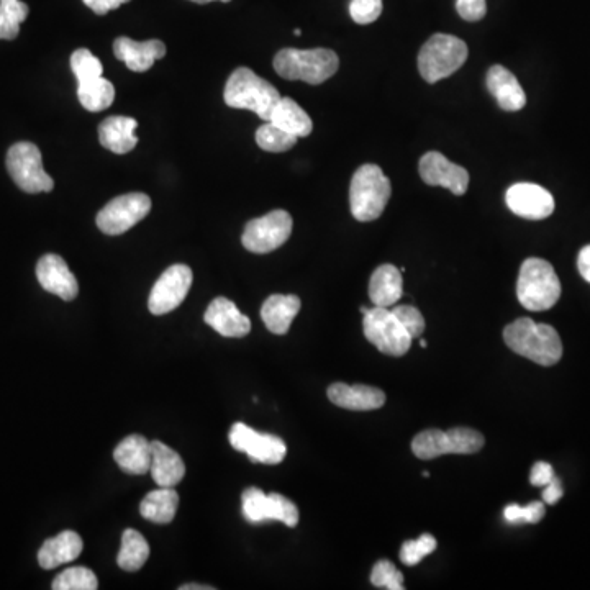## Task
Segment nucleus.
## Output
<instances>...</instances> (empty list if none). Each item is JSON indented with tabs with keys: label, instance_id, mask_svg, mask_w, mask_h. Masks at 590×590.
<instances>
[{
	"label": "nucleus",
	"instance_id": "nucleus-37",
	"mask_svg": "<svg viewBox=\"0 0 590 590\" xmlns=\"http://www.w3.org/2000/svg\"><path fill=\"white\" fill-rule=\"evenodd\" d=\"M371 582L374 587L387 590H404V576L394 564L387 559H382L371 572Z\"/></svg>",
	"mask_w": 590,
	"mask_h": 590
},
{
	"label": "nucleus",
	"instance_id": "nucleus-31",
	"mask_svg": "<svg viewBox=\"0 0 590 590\" xmlns=\"http://www.w3.org/2000/svg\"><path fill=\"white\" fill-rule=\"evenodd\" d=\"M78 99L89 112H102L114 104V84L102 76L92 81L79 82Z\"/></svg>",
	"mask_w": 590,
	"mask_h": 590
},
{
	"label": "nucleus",
	"instance_id": "nucleus-13",
	"mask_svg": "<svg viewBox=\"0 0 590 590\" xmlns=\"http://www.w3.org/2000/svg\"><path fill=\"white\" fill-rule=\"evenodd\" d=\"M228 440L236 451L245 453L253 463L279 464L286 458L287 446L282 438L256 432L245 423H233Z\"/></svg>",
	"mask_w": 590,
	"mask_h": 590
},
{
	"label": "nucleus",
	"instance_id": "nucleus-7",
	"mask_svg": "<svg viewBox=\"0 0 590 590\" xmlns=\"http://www.w3.org/2000/svg\"><path fill=\"white\" fill-rule=\"evenodd\" d=\"M484 443V436L472 428L458 427L448 432L433 428L413 438L412 451L417 458L430 461L445 454H474L482 450Z\"/></svg>",
	"mask_w": 590,
	"mask_h": 590
},
{
	"label": "nucleus",
	"instance_id": "nucleus-49",
	"mask_svg": "<svg viewBox=\"0 0 590 590\" xmlns=\"http://www.w3.org/2000/svg\"><path fill=\"white\" fill-rule=\"evenodd\" d=\"M300 33H302V32H300V28H295V30H294L295 37H299Z\"/></svg>",
	"mask_w": 590,
	"mask_h": 590
},
{
	"label": "nucleus",
	"instance_id": "nucleus-22",
	"mask_svg": "<svg viewBox=\"0 0 590 590\" xmlns=\"http://www.w3.org/2000/svg\"><path fill=\"white\" fill-rule=\"evenodd\" d=\"M151 476L158 487H176L186 476L181 456L161 441H151Z\"/></svg>",
	"mask_w": 590,
	"mask_h": 590
},
{
	"label": "nucleus",
	"instance_id": "nucleus-43",
	"mask_svg": "<svg viewBox=\"0 0 590 590\" xmlns=\"http://www.w3.org/2000/svg\"><path fill=\"white\" fill-rule=\"evenodd\" d=\"M89 9L97 15L109 14L110 10H115L120 5L127 4L130 0H82Z\"/></svg>",
	"mask_w": 590,
	"mask_h": 590
},
{
	"label": "nucleus",
	"instance_id": "nucleus-1",
	"mask_svg": "<svg viewBox=\"0 0 590 590\" xmlns=\"http://www.w3.org/2000/svg\"><path fill=\"white\" fill-rule=\"evenodd\" d=\"M504 340L513 353L540 366H554L563 356V343L551 325L518 318L505 327Z\"/></svg>",
	"mask_w": 590,
	"mask_h": 590
},
{
	"label": "nucleus",
	"instance_id": "nucleus-11",
	"mask_svg": "<svg viewBox=\"0 0 590 590\" xmlns=\"http://www.w3.org/2000/svg\"><path fill=\"white\" fill-rule=\"evenodd\" d=\"M241 512L246 522L255 523V525L274 520L294 528L299 523V510L292 500L276 492L264 494L258 487L245 489L241 495Z\"/></svg>",
	"mask_w": 590,
	"mask_h": 590
},
{
	"label": "nucleus",
	"instance_id": "nucleus-2",
	"mask_svg": "<svg viewBox=\"0 0 590 590\" xmlns=\"http://www.w3.org/2000/svg\"><path fill=\"white\" fill-rule=\"evenodd\" d=\"M223 99L228 107L251 110L264 122H269L281 94L271 82L259 78L250 68H238L228 78Z\"/></svg>",
	"mask_w": 590,
	"mask_h": 590
},
{
	"label": "nucleus",
	"instance_id": "nucleus-45",
	"mask_svg": "<svg viewBox=\"0 0 590 590\" xmlns=\"http://www.w3.org/2000/svg\"><path fill=\"white\" fill-rule=\"evenodd\" d=\"M577 269H579L581 276L584 277L587 282H590V245L584 246L581 253H579V258H577Z\"/></svg>",
	"mask_w": 590,
	"mask_h": 590
},
{
	"label": "nucleus",
	"instance_id": "nucleus-17",
	"mask_svg": "<svg viewBox=\"0 0 590 590\" xmlns=\"http://www.w3.org/2000/svg\"><path fill=\"white\" fill-rule=\"evenodd\" d=\"M37 277L41 287L50 294L58 295L59 299L71 302L78 297V279L61 256H43L37 264Z\"/></svg>",
	"mask_w": 590,
	"mask_h": 590
},
{
	"label": "nucleus",
	"instance_id": "nucleus-48",
	"mask_svg": "<svg viewBox=\"0 0 590 590\" xmlns=\"http://www.w3.org/2000/svg\"><path fill=\"white\" fill-rule=\"evenodd\" d=\"M420 345H422V348H427V340H420Z\"/></svg>",
	"mask_w": 590,
	"mask_h": 590
},
{
	"label": "nucleus",
	"instance_id": "nucleus-15",
	"mask_svg": "<svg viewBox=\"0 0 590 590\" xmlns=\"http://www.w3.org/2000/svg\"><path fill=\"white\" fill-rule=\"evenodd\" d=\"M418 171L428 186H441L453 192L454 196H464L469 187V173L463 166L451 163L450 159L438 151H428L418 163Z\"/></svg>",
	"mask_w": 590,
	"mask_h": 590
},
{
	"label": "nucleus",
	"instance_id": "nucleus-28",
	"mask_svg": "<svg viewBox=\"0 0 590 590\" xmlns=\"http://www.w3.org/2000/svg\"><path fill=\"white\" fill-rule=\"evenodd\" d=\"M269 122H273L274 125L292 133L297 138L309 137L314 130V123L309 114L289 97H281Z\"/></svg>",
	"mask_w": 590,
	"mask_h": 590
},
{
	"label": "nucleus",
	"instance_id": "nucleus-16",
	"mask_svg": "<svg viewBox=\"0 0 590 590\" xmlns=\"http://www.w3.org/2000/svg\"><path fill=\"white\" fill-rule=\"evenodd\" d=\"M507 207L518 217L543 220L554 212V199L545 187L531 182H518L505 194Z\"/></svg>",
	"mask_w": 590,
	"mask_h": 590
},
{
	"label": "nucleus",
	"instance_id": "nucleus-12",
	"mask_svg": "<svg viewBox=\"0 0 590 590\" xmlns=\"http://www.w3.org/2000/svg\"><path fill=\"white\" fill-rule=\"evenodd\" d=\"M150 210L151 199L143 192L115 197L97 214V227L105 235H122L140 223Z\"/></svg>",
	"mask_w": 590,
	"mask_h": 590
},
{
	"label": "nucleus",
	"instance_id": "nucleus-25",
	"mask_svg": "<svg viewBox=\"0 0 590 590\" xmlns=\"http://www.w3.org/2000/svg\"><path fill=\"white\" fill-rule=\"evenodd\" d=\"M138 122L130 117H109L99 125L100 145L117 153L125 155L137 146L138 137L135 135Z\"/></svg>",
	"mask_w": 590,
	"mask_h": 590
},
{
	"label": "nucleus",
	"instance_id": "nucleus-26",
	"mask_svg": "<svg viewBox=\"0 0 590 590\" xmlns=\"http://www.w3.org/2000/svg\"><path fill=\"white\" fill-rule=\"evenodd\" d=\"M114 459L123 472L143 476L151 468V441L141 435L127 436L115 448Z\"/></svg>",
	"mask_w": 590,
	"mask_h": 590
},
{
	"label": "nucleus",
	"instance_id": "nucleus-38",
	"mask_svg": "<svg viewBox=\"0 0 590 590\" xmlns=\"http://www.w3.org/2000/svg\"><path fill=\"white\" fill-rule=\"evenodd\" d=\"M395 317L399 318V322L404 325L405 330L409 332L412 338H420L425 332V318H423L422 312L413 307V305H395L394 309Z\"/></svg>",
	"mask_w": 590,
	"mask_h": 590
},
{
	"label": "nucleus",
	"instance_id": "nucleus-42",
	"mask_svg": "<svg viewBox=\"0 0 590 590\" xmlns=\"http://www.w3.org/2000/svg\"><path fill=\"white\" fill-rule=\"evenodd\" d=\"M554 479V469L548 463H536L531 469L530 482L531 486L545 487Z\"/></svg>",
	"mask_w": 590,
	"mask_h": 590
},
{
	"label": "nucleus",
	"instance_id": "nucleus-21",
	"mask_svg": "<svg viewBox=\"0 0 590 590\" xmlns=\"http://www.w3.org/2000/svg\"><path fill=\"white\" fill-rule=\"evenodd\" d=\"M487 89L491 92L500 109L505 112H518L527 105V96L515 74L504 66H492L487 73Z\"/></svg>",
	"mask_w": 590,
	"mask_h": 590
},
{
	"label": "nucleus",
	"instance_id": "nucleus-20",
	"mask_svg": "<svg viewBox=\"0 0 590 590\" xmlns=\"http://www.w3.org/2000/svg\"><path fill=\"white\" fill-rule=\"evenodd\" d=\"M114 53L117 59L127 64L135 73H146L151 66L164 58L166 46L161 40L135 41L120 37L114 41Z\"/></svg>",
	"mask_w": 590,
	"mask_h": 590
},
{
	"label": "nucleus",
	"instance_id": "nucleus-3",
	"mask_svg": "<svg viewBox=\"0 0 590 590\" xmlns=\"http://www.w3.org/2000/svg\"><path fill=\"white\" fill-rule=\"evenodd\" d=\"M340 68V59L335 51L327 48L315 50H295L286 48L274 56V69L281 78L289 81H304L312 86L335 76Z\"/></svg>",
	"mask_w": 590,
	"mask_h": 590
},
{
	"label": "nucleus",
	"instance_id": "nucleus-35",
	"mask_svg": "<svg viewBox=\"0 0 590 590\" xmlns=\"http://www.w3.org/2000/svg\"><path fill=\"white\" fill-rule=\"evenodd\" d=\"M71 69L78 82L92 81L102 76V63L86 48L74 51L71 55Z\"/></svg>",
	"mask_w": 590,
	"mask_h": 590
},
{
	"label": "nucleus",
	"instance_id": "nucleus-4",
	"mask_svg": "<svg viewBox=\"0 0 590 590\" xmlns=\"http://www.w3.org/2000/svg\"><path fill=\"white\" fill-rule=\"evenodd\" d=\"M517 297L531 312L553 309L561 297V282L553 266L545 259H525L518 274Z\"/></svg>",
	"mask_w": 590,
	"mask_h": 590
},
{
	"label": "nucleus",
	"instance_id": "nucleus-8",
	"mask_svg": "<svg viewBox=\"0 0 590 590\" xmlns=\"http://www.w3.org/2000/svg\"><path fill=\"white\" fill-rule=\"evenodd\" d=\"M363 327L366 340L381 353L394 358L409 353L413 338L391 309L374 305V309L364 314Z\"/></svg>",
	"mask_w": 590,
	"mask_h": 590
},
{
	"label": "nucleus",
	"instance_id": "nucleus-33",
	"mask_svg": "<svg viewBox=\"0 0 590 590\" xmlns=\"http://www.w3.org/2000/svg\"><path fill=\"white\" fill-rule=\"evenodd\" d=\"M299 138L292 133L282 130L273 122H266L256 132V143L259 148L269 153H284L291 150Z\"/></svg>",
	"mask_w": 590,
	"mask_h": 590
},
{
	"label": "nucleus",
	"instance_id": "nucleus-46",
	"mask_svg": "<svg viewBox=\"0 0 590 590\" xmlns=\"http://www.w3.org/2000/svg\"><path fill=\"white\" fill-rule=\"evenodd\" d=\"M181 590H214V587L210 586H196V584H186V586L179 587Z\"/></svg>",
	"mask_w": 590,
	"mask_h": 590
},
{
	"label": "nucleus",
	"instance_id": "nucleus-30",
	"mask_svg": "<svg viewBox=\"0 0 590 590\" xmlns=\"http://www.w3.org/2000/svg\"><path fill=\"white\" fill-rule=\"evenodd\" d=\"M148 558H150V545L145 536L132 528L123 531L122 548L117 556L118 566L123 571L137 572L145 566Z\"/></svg>",
	"mask_w": 590,
	"mask_h": 590
},
{
	"label": "nucleus",
	"instance_id": "nucleus-23",
	"mask_svg": "<svg viewBox=\"0 0 590 590\" xmlns=\"http://www.w3.org/2000/svg\"><path fill=\"white\" fill-rule=\"evenodd\" d=\"M82 538L76 531H61L55 538L46 540L38 551V563L43 569H56L71 563L82 553Z\"/></svg>",
	"mask_w": 590,
	"mask_h": 590
},
{
	"label": "nucleus",
	"instance_id": "nucleus-34",
	"mask_svg": "<svg viewBox=\"0 0 590 590\" xmlns=\"http://www.w3.org/2000/svg\"><path fill=\"white\" fill-rule=\"evenodd\" d=\"M51 587L55 590H96L99 587V581L91 569L78 566L58 574Z\"/></svg>",
	"mask_w": 590,
	"mask_h": 590
},
{
	"label": "nucleus",
	"instance_id": "nucleus-27",
	"mask_svg": "<svg viewBox=\"0 0 590 590\" xmlns=\"http://www.w3.org/2000/svg\"><path fill=\"white\" fill-rule=\"evenodd\" d=\"M402 271L392 264H382L369 281V299L376 307H394L402 297Z\"/></svg>",
	"mask_w": 590,
	"mask_h": 590
},
{
	"label": "nucleus",
	"instance_id": "nucleus-14",
	"mask_svg": "<svg viewBox=\"0 0 590 590\" xmlns=\"http://www.w3.org/2000/svg\"><path fill=\"white\" fill-rule=\"evenodd\" d=\"M192 269L186 264L169 266L151 289L148 309L153 315H166L176 310L191 291Z\"/></svg>",
	"mask_w": 590,
	"mask_h": 590
},
{
	"label": "nucleus",
	"instance_id": "nucleus-29",
	"mask_svg": "<svg viewBox=\"0 0 590 590\" xmlns=\"http://www.w3.org/2000/svg\"><path fill=\"white\" fill-rule=\"evenodd\" d=\"M179 507V494L174 487H159L141 500V517L159 525L171 523Z\"/></svg>",
	"mask_w": 590,
	"mask_h": 590
},
{
	"label": "nucleus",
	"instance_id": "nucleus-32",
	"mask_svg": "<svg viewBox=\"0 0 590 590\" xmlns=\"http://www.w3.org/2000/svg\"><path fill=\"white\" fill-rule=\"evenodd\" d=\"M28 5L20 0H0V40L19 37L20 25L27 20Z\"/></svg>",
	"mask_w": 590,
	"mask_h": 590
},
{
	"label": "nucleus",
	"instance_id": "nucleus-10",
	"mask_svg": "<svg viewBox=\"0 0 590 590\" xmlns=\"http://www.w3.org/2000/svg\"><path fill=\"white\" fill-rule=\"evenodd\" d=\"M292 233V217L286 210H273L264 217L246 223L241 243L256 255H266L281 248Z\"/></svg>",
	"mask_w": 590,
	"mask_h": 590
},
{
	"label": "nucleus",
	"instance_id": "nucleus-39",
	"mask_svg": "<svg viewBox=\"0 0 590 590\" xmlns=\"http://www.w3.org/2000/svg\"><path fill=\"white\" fill-rule=\"evenodd\" d=\"M505 520L513 525L517 523H538L541 518L545 517V505L541 502H531L527 507H520V505H509L504 510Z\"/></svg>",
	"mask_w": 590,
	"mask_h": 590
},
{
	"label": "nucleus",
	"instance_id": "nucleus-47",
	"mask_svg": "<svg viewBox=\"0 0 590 590\" xmlns=\"http://www.w3.org/2000/svg\"><path fill=\"white\" fill-rule=\"evenodd\" d=\"M191 2H196V4H209L212 0H191ZM220 2H230V0H220Z\"/></svg>",
	"mask_w": 590,
	"mask_h": 590
},
{
	"label": "nucleus",
	"instance_id": "nucleus-41",
	"mask_svg": "<svg viewBox=\"0 0 590 590\" xmlns=\"http://www.w3.org/2000/svg\"><path fill=\"white\" fill-rule=\"evenodd\" d=\"M456 10L466 22H479L487 14L486 0H456Z\"/></svg>",
	"mask_w": 590,
	"mask_h": 590
},
{
	"label": "nucleus",
	"instance_id": "nucleus-44",
	"mask_svg": "<svg viewBox=\"0 0 590 590\" xmlns=\"http://www.w3.org/2000/svg\"><path fill=\"white\" fill-rule=\"evenodd\" d=\"M563 484L559 481L558 477L554 476L553 481L545 486V492H543V500H545L546 504L554 505L558 502L561 497H563Z\"/></svg>",
	"mask_w": 590,
	"mask_h": 590
},
{
	"label": "nucleus",
	"instance_id": "nucleus-18",
	"mask_svg": "<svg viewBox=\"0 0 590 590\" xmlns=\"http://www.w3.org/2000/svg\"><path fill=\"white\" fill-rule=\"evenodd\" d=\"M204 320L225 338H243L251 332L250 318L241 314L235 302L227 297L212 300L209 309L205 310Z\"/></svg>",
	"mask_w": 590,
	"mask_h": 590
},
{
	"label": "nucleus",
	"instance_id": "nucleus-9",
	"mask_svg": "<svg viewBox=\"0 0 590 590\" xmlns=\"http://www.w3.org/2000/svg\"><path fill=\"white\" fill-rule=\"evenodd\" d=\"M7 169L15 184L28 194L51 192L55 187V181L43 169L38 146L28 141H20L10 148Z\"/></svg>",
	"mask_w": 590,
	"mask_h": 590
},
{
	"label": "nucleus",
	"instance_id": "nucleus-24",
	"mask_svg": "<svg viewBox=\"0 0 590 590\" xmlns=\"http://www.w3.org/2000/svg\"><path fill=\"white\" fill-rule=\"evenodd\" d=\"M300 307L302 302L297 295H269L261 307V318L269 332L274 335H286L294 318L299 314Z\"/></svg>",
	"mask_w": 590,
	"mask_h": 590
},
{
	"label": "nucleus",
	"instance_id": "nucleus-40",
	"mask_svg": "<svg viewBox=\"0 0 590 590\" xmlns=\"http://www.w3.org/2000/svg\"><path fill=\"white\" fill-rule=\"evenodd\" d=\"M382 14V0H351V19L358 25L376 22Z\"/></svg>",
	"mask_w": 590,
	"mask_h": 590
},
{
	"label": "nucleus",
	"instance_id": "nucleus-19",
	"mask_svg": "<svg viewBox=\"0 0 590 590\" xmlns=\"http://www.w3.org/2000/svg\"><path fill=\"white\" fill-rule=\"evenodd\" d=\"M328 399L332 404L341 409L354 410V412H368L377 410L386 404V394L373 386H348L343 382H336L328 387Z\"/></svg>",
	"mask_w": 590,
	"mask_h": 590
},
{
	"label": "nucleus",
	"instance_id": "nucleus-6",
	"mask_svg": "<svg viewBox=\"0 0 590 590\" xmlns=\"http://www.w3.org/2000/svg\"><path fill=\"white\" fill-rule=\"evenodd\" d=\"M468 45L453 35L436 33L418 53V71L430 84L450 78L468 59Z\"/></svg>",
	"mask_w": 590,
	"mask_h": 590
},
{
	"label": "nucleus",
	"instance_id": "nucleus-5",
	"mask_svg": "<svg viewBox=\"0 0 590 590\" xmlns=\"http://www.w3.org/2000/svg\"><path fill=\"white\" fill-rule=\"evenodd\" d=\"M391 196V181L377 164H363L353 174L350 205L351 214L358 222H373L381 217Z\"/></svg>",
	"mask_w": 590,
	"mask_h": 590
},
{
	"label": "nucleus",
	"instance_id": "nucleus-36",
	"mask_svg": "<svg viewBox=\"0 0 590 590\" xmlns=\"http://www.w3.org/2000/svg\"><path fill=\"white\" fill-rule=\"evenodd\" d=\"M436 550V538L430 533H423L417 540L405 541L400 550V561L405 566H417L425 556Z\"/></svg>",
	"mask_w": 590,
	"mask_h": 590
}]
</instances>
